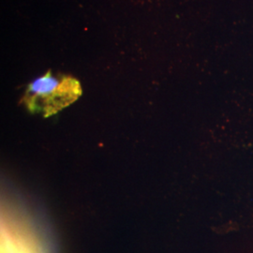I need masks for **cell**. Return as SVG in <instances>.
<instances>
[{"mask_svg":"<svg viewBox=\"0 0 253 253\" xmlns=\"http://www.w3.org/2000/svg\"><path fill=\"white\" fill-rule=\"evenodd\" d=\"M80 94V84L72 77L48 73L28 85L25 100L33 112L50 116L71 104Z\"/></svg>","mask_w":253,"mask_h":253,"instance_id":"cell-1","label":"cell"}]
</instances>
